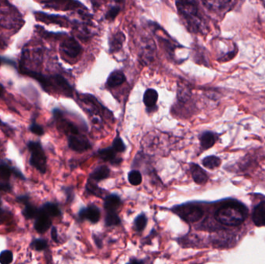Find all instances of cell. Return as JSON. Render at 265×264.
I'll use <instances>...</instances> for the list:
<instances>
[{
	"label": "cell",
	"mask_w": 265,
	"mask_h": 264,
	"mask_svg": "<svg viewBox=\"0 0 265 264\" xmlns=\"http://www.w3.org/2000/svg\"><path fill=\"white\" fill-rule=\"evenodd\" d=\"M48 242L44 239H35L30 243V247L34 248L37 251H42L48 248Z\"/></svg>",
	"instance_id": "33"
},
{
	"label": "cell",
	"mask_w": 265,
	"mask_h": 264,
	"mask_svg": "<svg viewBox=\"0 0 265 264\" xmlns=\"http://www.w3.org/2000/svg\"><path fill=\"white\" fill-rule=\"evenodd\" d=\"M61 51L68 58L76 59L83 52V47L76 39L69 37L61 44Z\"/></svg>",
	"instance_id": "8"
},
{
	"label": "cell",
	"mask_w": 265,
	"mask_h": 264,
	"mask_svg": "<svg viewBox=\"0 0 265 264\" xmlns=\"http://www.w3.org/2000/svg\"><path fill=\"white\" fill-rule=\"evenodd\" d=\"M78 135H70L69 137V147L72 151L82 153L91 148V144L86 137Z\"/></svg>",
	"instance_id": "10"
},
{
	"label": "cell",
	"mask_w": 265,
	"mask_h": 264,
	"mask_svg": "<svg viewBox=\"0 0 265 264\" xmlns=\"http://www.w3.org/2000/svg\"><path fill=\"white\" fill-rule=\"evenodd\" d=\"M139 61L141 65L147 66L153 62L156 56V45L150 37H144L139 42Z\"/></svg>",
	"instance_id": "5"
},
{
	"label": "cell",
	"mask_w": 265,
	"mask_h": 264,
	"mask_svg": "<svg viewBox=\"0 0 265 264\" xmlns=\"http://www.w3.org/2000/svg\"><path fill=\"white\" fill-rule=\"evenodd\" d=\"M121 7H123V5H120V4L116 3L114 6H112L109 10L106 12L105 14V19H107L108 21H112L116 19V16L120 13L121 11Z\"/></svg>",
	"instance_id": "31"
},
{
	"label": "cell",
	"mask_w": 265,
	"mask_h": 264,
	"mask_svg": "<svg viewBox=\"0 0 265 264\" xmlns=\"http://www.w3.org/2000/svg\"><path fill=\"white\" fill-rule=\"evenodd\" d=\"M126 37L122 31L115 32L109 38V51L111 54L119 52L123 47Z\"/></svg>",
	"instance_id": "12"
},
{
	"label": "cell",
	"mask_w": 265,
	"mask_h": 264,
	"mask_svg": "<svg viewBox=\"0 0 265 264\" xmlns=\"http://www.w3.org/2000/svg\"><path fill=\"white\" fill-rule=\"evenodd\" d=\"M112 148L116 153H123L126 151V146L120 137H116L112 143Z\"/></svg>",
	"instance_id": "35"
},
{
	"label": "cell",
	"mask_w": 265,
	"mask_h": 264,
	"mask_svg": "<svg viewBox=\"0 0 265 264\" xmlns=\"http://www.w3.org/2000/svg\"><path fill=\"white\" fill-rule=\"evenodd\" d=\"M150 26L153 30L154 33L158 39V43L163 48L165 53L171 58H174L175 51L177 49V47H181V46L177 45L176 41L172 40V37L165 30H162L158 25L151 23Z\"/></svg>",
	"instance_id": "4"
},
{
	"label": "cell",
	"mask_w": 265,
	"mask_h": 264,
	"mask_svg": "<svg viewBox=\"0 0 265 264\" xmlns=\"http://www.w3.org/2000/svg\"><path fill=\"white\" fill-rule=\"evenodd\" d=\"M4 88L1 85H0V96H2V93H3Z\"/></svg>",
	"instance_id": "42"
},
{
	"label": "cell",
	"mask_w": 265,
	"mask_h": 264,
	"mask_svg": "<svg viewBox=\"0 0 265 264\" xmlns=\"http://www.w3.org/2000/svg\"><path fill=\"white\" fill-rule=\"evenodd\" d=\"M4 214H5V212H4L3 210L2 209V208L0 207V220H2V217H4Z\"/></svg>",
	"instance_id": "41"
},
{
	"label": "cell",
	"mask_w": 265,
	"mask_h": 264,
	"mask_svg": "<svg viewBox=\"0 0 265 264\" xmlns=\"http://www.w3.org/2000/svg\"><path fill=\"white\" fill-rule=\"evenodd\" d=\"M30 130L31 133L37 135V136H43L44 133V128L35 123V121H32L31 125L30 126Z\"/></svg>",
	"instance_id": "36"
},
{
	"label": "cell",
	"mask_w": 265,
	"mask_h": 264,
	"mask_svg": "<svg viewBox=\"0 0 265 264\" xmlns=\"http://www.w3.org/2000/svg\"><path fill=\"white\" fill-rule=\"evenodd\" d=\"M205 7L210 10H218L225 7L231 0H201Z\"/></svg>",
	"instance_id": "23"
},
{
	"label": "cell",
	"mask_w": 265,
	"mask_h": 264,
	"mask_svg": "<svg viewBox=\"0 0 265 264\" xmlns=\"http://www.w3.org/2000/svg\"><path fill=\"white\" fill-rule=\"evenodd\" d=\"M34 222V229L39 233H44L48 231V229L51 227L52 222H51V217L47 214L44 213L39 208V213L35 218Z\"/></svg>",
	"instance_id": "11"
},
{
	"label": "cell",
	"mask_w": 265,
	"mask_h": 264,
	"mask_svg": "<svg viewBox=\"0 0 265 264\" xmlns=\"http://www.w3.org/2000/svg\"><path fill=\"white\" fill-rule=\"evenodd\" d=\"M174 211L183 220L188 223L198 222L203 216V211L202 208L190 204L176 207Z\"/></svg>",
	"instance_id": "6"
},
{
	"label": "cell",
	"mask_w": 265,
	"mask_h": 264,
	"mask_svg": "<svg viewBox=\"0 0 265 264\" xmlns=\"http://www.w3.org/2000/svg\"><path fill=\"white\" fill-rule=\"evenodd\" d=\"M98 154L101 159L105 161H109L113 165L114 164L115 165H119L121 162V159L116 158V152L112 147H109V148L102 149V150L98 151Z\"/></svg>",
	"instance_id": "18"
},
{
	"label": "cell",
	"mask_w": 265,
	"mask_h": 264,
	"mask_svg": "<svg viewBox=\"0 0 265 264\" xmlns=\"http://www.w3.org/2000/svg\"><path fill=\"white\" fill-rule=\"evenodd\" d=\"M27 147L30 152V166L41 174H45L47 172V158L41 143L30 141L27 144Z\"/></svg>",
	"instance_id": "3"
},
{
	"label": "cell",
	"mask_w": 265,
	"mask_h": 264,
	"mask_svg": "<svg viewBox=\"0 0 265 264\" xmlns=\"http://www.w3.org/2000/svg\"><path fill=\"white\" fill-rule=\"evenodd\" d=\"M128 180L132 185H140L142 182V175L138 171H131L128 175Z\"/></svg>",
	"instance_id": "29"
},
{
	"label": "cell",
	"mask_w": 265,
	"mask_h": 264,
	"mask_svg": "<svg viewBox=\"0 0 265 264\" xmlns=\"http://www.w3.org/2000/svg\"><path fill=\"white\" fill-rule=\"evenodd\" d=\"M22 214L26 219H35L39 213V208L30 204V201L25 204Z\"/></svg>",
	"instance_id": "26"
},
{
	"label": "cell",
	"mask_w": 265,
	"mask_h": 264,
	"mask_svg": "<svg viewBox=\"0 0 265 264\" xmlns=\"http://www.w3.org/2000/svg\"><path fill=\"white\" fill-rule=\"evenodd\" d=\"M16 201H17V202L21 203V204L25 205V204H26V203H28L29 201H30V198H29L28 195L23 194V195L17 196Z\"/></svg>",
	"instance_id": "39"
},
{
	"label": "cell",
	"mask_w": 265,
	"mask_h": 264,
	"mask_svg": "<svg viewBox=\"0 0 265 264\" xmlns=\"http://www.w3.org/2000/svg\"><path fill=\"white\" fill-rule=\"evenodd\" d=\"M11 191H12V186H11L9 182L6 181V180L0 181V191L10 192Z\"/></svg>",
	"instance_id": "37"
},
{
	"label": "cell",
	"mask_w": 265,
	"mask_h": 264,
	"mask_svg": "<svg viewBox=\"0 0 265 264\" xmlns=\"http://www.w3.org/2000/svg\"><path fill=\"white\" fill-rule=\"evenodd\" d=\"M248 210L238 202H231L218 209L216 219L221 224L227 226H237L242 224L246 219Z\"/></svg>",
	"instance_id": "2"
},
{
	"label": "cell",
	"mask_w": 265,
	"mask_h": 264,
	"mask_svg": "<svg viewBox=\"0 0 265 264\" xmlns=\"http://www.w3.org/2000/svg\"><path fill=\"white\" fill-rule=\"evenodd\" d=\"M148 223V219L144 214L140 215L136 218L135 221H134V226L137 231H143L145 229L146 226Z\"/></svg>",
	"instance_id": "32"
},
{
	"label": "cell",
	"mask_w": 265,
	"mask_h": 264,
	"mask_svg": "<svg viewBox=\"0 0 265 264\" xmlns=\"http://www.w3.org/2000/svg\"><path fill=\"white\" fill-rule=\"evenodd\" d=\"M3 62H6V60H4L3 58H0V65L3 63Z\"/></svg>",
	"instance_id": "44"
},
{
	"label": "cell",
	"mask_w": 265,
	"mask_h": 264,
	"mask_svg": "<svg viewBox=\"0 0 265 264\" xmlns=\"http://www.w3.org/2000/svg\"><path fill=\"white\" fill-rule=\"evenodd\" d=\"M176 7L183 23L191 33H202L204 24L196 0H176Z\"/></svg>",
	"instance_id": "1"
},
{
	"label": "cell",
	"mask_w": 265,
	"mask_h": 264,
	"mask_svg": "<svg viewBox=\"0 0 265 264\" xmlns=\"http://www.w3.org/2000/svg\"><path fill=\"white\" fill-rule=\"evenodd\" d=\"M191 172L192 178L196 184H204L207 182V175L201 167L197 165H191Z\"/></svg>",
	"instance_id": "17"
},
{
	"label": "cell",
	"mask_w": 265,
	"mask_h": 264,
	"mask_svg": "<svg viewBox=\"0 0 265 264\" xmlns=\"http://www.w3.org/2000/svg\"><path fill=\"white\" fill-rule=\"evenodd\" d=\"M110 175V170L107 166H99L95 168L93 172L89 175V180L94 182H98L100 180L108 178Z\"/></svg>",
	"instance_id": "19"
},
{
	"label": "cell",
	"mask_w": 265,
	"mask_h": 264,
	"mask_svg": "<svg viewBox=\"0 0 265 264\" xmlns=\"http://www.w3.org/2000/svg\"><path fill=\"white\" fill-rule=\"evenodd\" d=\"M158 99V94L157 91L152 88L147 90L144 94V103L146 106L149 108H153L156 106L157 101Z\"/></svg>",
	"instance_id": "22"
},
{
	"label": "cell",
	"mask_w": 265,
	"mask_h": 264,
	"mask_svg": "<svg viewBox=\"0 0 265 264\" xmlns=\"http://www.w3.org/2000/svg\"><path fill=\"white\" fill-rule=\"evenodd\" d=\"M86 188L88 190V192L90 194H93V195L96 196V197H99L102 198V189L100 187H98L96 184H95V182L88 179V183L86 185Z\"/></svg>",
	"instance_id": "30"
},
{
	"label": "cell",
	"mask_w": 265,
	"mask_h": 264,
	"mask_svg": "<svg viewBox=\"0 0 265 264\" xmlns=\"http://www.w3.org/2000/svg\"><path fill=\"white\" fill-rule=\"evenodd\" d=\"M40 209L44 213L47 214L50 217H58L62 215L60 208L56 204H54V203H45Z\"/></svg>",
	"instance_id": "25"
},
{
	"label": "cell",
	"mask_w": 265,
	"mask_h": 264,
	"mask_svg": "<svg viewBox=\"0 0 265 264\" xmlns=\"http://www.w3.org/2000/svg\"><path fill=\"white\" fill-rule=\"evenodd\" d=\"M121 205V200L116 194H110L107 196L104 202V208L107 212H116Z\"/></svg>",
	"instance_id": "21"
},
{
	"label": "cell",
	"mask_w": 265,
	"mask_h": 264,
	"mask_svg": "<svg viewBox=\"0 0 265 264\" xmlns=\"http://www.w3.org/2000/svg\"><path fill=\"white\" fill-rule=\"evenodd\" d=\"M130 263H133V264H135V263H137V264H141V263H143V261H137V260H133V261H130Z\"/></svg>",
	"instance_id": "43"
},
{
	"label": "cell",
	"mask_w": 265,
	"mask_h": 264,
	"mask_svg": "<svg viewBox=\"0 0 265 264\" xmlns=\"http://www.w3.org/2000/svg\"><path fill=\"white\" fill-rule=\"evenodd\" d=\"M126 80L127 79H126L124 73L121 71L116 70L109 75V78L106 81V86L109 88L117 87V86L123 84Z\"/></svg>",
	"instance_id": "15"
},
{
	"label": "cell",
	"mask_w": 265,
	"mask_h": 264,
	"mask_svg": "<svg viewBox=\"0 0 265 264\" xmlns=\"http://www.w3.org/2000/svg\"><path fill=\"white\" fill-rule=\"evenodd\" d=\"M263 3H264V5H265V0H263Z\"/></svg>",
	"instance_id": "45"
},
{
	"label": "cell",
	"mask_w": 265,
	"mask_h": 264,
	"mask_svg": "<svg viewBox=\"0 0 265 264\" xmlns=\"http://www.w3.org/2000/svg\"><path fill=\"white\" fill-rule=\"evenodd\" d=\"M37 17L40 19L39 20L45 22V23H55V24L61 25L62 26H68V24H69L68 19L60 16L39 13V14H37Z\"/></svg>",
	"instance_id": "20"
},
{
	"label": "cell",
	"mask_w": 265,
	"mask_h": 264,
	"mask_svg": "<svg viewBox=\"0 0 265 264\" xmlns=\"http://www.w3.org/2000/svg\"><path fill=\"white\" fill-rule=\"evenodd\" d=\"M49 7L62 10H74V9H86L84 5L76 0H41Z\"/></svg>",
	"instance_id": "9"
},
{
	"label": "cell",
	"mask_w": 265,
	"mask_h": 264,
	"mask_svg": "<svg viewBox=\"0 0 265 264\" xmlns=\"http://www.w3.org/2000/svg\"><path fill=\"white\" fill-rule=\"evenodd\" d=\"M51 238L55 243H58V235L56 227H52L51 229Z\"/></svg>",
	"instance_id": "40"
},
{
	"label": "cell",
	"mask_w": 265,
	"mask_h": 264,
	"mask_svg": "<svg viewBox=\"0 0 265 264\" xmlns=\"http://www.w3.org/2000/svg\"><path fill=\"white\" fill-rule=\"evenodd\" d=\"M200 144L205 150L211 148L216 141V137L212 132H205L200 136Z\"/></svg>",
	"instance_id": "24"
},
{
	"label": "cell",
	"mask_w": 265,
	"mask_h": 264,
	"mask_svg": "<svg viewBox=\"0 0 265 264\" xmlns=\"http://www.w3.org/2000/svg\"><path fill=\"white\" fill-rule=\"evenodd\" d=\"M50 88L55 90L57 92L64 94L65 96L72 97L73 89L68 81L62 76L57 75L49 78Z\"/></svg>",
	"instance_id": "7"
},
{
	"label": "cell",
	"mask_w": 265,
	"mask_h": 264,
	"mask_svg": "<svg viewBox=\"0 0 265 264\" xmlns=\"http://www.w3.org/2000/svg\"><path fill=\"white\" fill-rule=\"evenodd\" d=\"M65 193L67 196V201L70 202L74 198V192H73V190L71 187H66L65 188Z\"/></svg>",
	"instance_id": "38"
},
{
	"label": "cell",
	"mask_w": 265,
	"mask_h": 264,
	"mask_svg": "<svg viewBox=\"0 0 265 264\" xmlns=\"http://www.w3.org/2000/svg\"><path fill=\"white\" fill-rule=\"evenodd\" d=\"M100 210L95 205H90L83 208L79 212V217L82 219H87L92 223H97L100 219Z\"/></svg>",
	"instance_id": "13"
},
{
	"label": "cell",
	"mask_w": 265,
	"mask_h": 264,
	"mask_svg": "<svg viewBox=\"0 0 265 264\" xmlns=\"http://www.w3.org/2000/svg\"><path fill=\"white\" fill-rule=\"evenodd\" d=\"M254 223L257 226H265V201H262L255 208L253 212Z\"/></svg>",
	"instance_id": "16"
},
{
	"label": "cell",
	"mask_w": 265,
	"mask_h": 264,
	"mask_svg": "<svg viewBox=\"0 0 265 264\" xmlns=\"http://www.w3.org/2000/svg\"><path fill=\"white\" fill-rule=\"evenodd\" d=\"M220 164H221V161L216 156H209L202 161V165H204V167L208 168V169H211V170L220 167Z\"/></svg>",
	"instance_id": "27"
},
{
	"label": "cell",
	"mask_w": 265,
	"mask_h": 264,
	"mask_svg": "<svg viewBox=\"0 0 265 264\" xmlns=\"http://www.w3.org/2000/svg\"><path fill=\"white\" fill-rule=\"evenodd\" d=\"M13 261V254L10 250H3L0 254V264H9Z\"/></svg>",
	"instance_id": "34"
},
{
	"label": "cell",
	"mask_w": 265,
	"mask_h": 264,
	"mask_svg": "<svg viewBox=\"0 0 265 264\" xmlns=\"http://www.w3.org/2000/svg\"><path fill=\"white\" fill-rule=\"evenodd\" d=\"M12 175H16V177H19L21 180H26L24 175L16 168L9 166L7 164L4 162L0 164V180L7 181Z\"/></svg>",
	"instance_id": "14"
},
{
	"label": "cell",
	"mask_w": 265,
	"mask_h": 264,
	"mask_svg": "<svg viewBox=\"0 0 265 264\" xmlns=\"http://www.w3.org/2000/svg\"><path fill=\"white\" fill-rule=\"evenodd\" d=\"M105 222L106 226H114L120 224L121 221L116 212H108L105 215Z\"/></svg>",
	"instance_id": "28"
}]
</instances>
